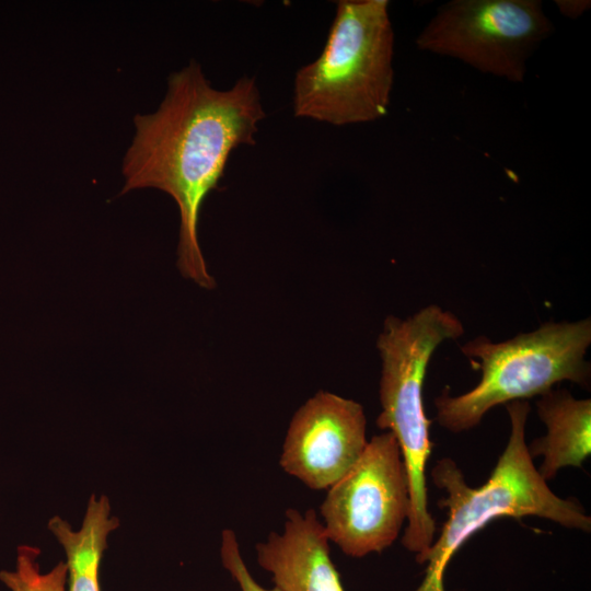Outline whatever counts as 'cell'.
Segmentation results:
<instances>
[{"label": "cell", "instance_id": "obj_1", "mask_svg": "<svg viewBox=\"0 0 591 591\" xmlns=\"http://www.w3.org/2000/svg\"><path fill=\"white\" fill-rule=\"evenodd\" d=\"M265 116L254 78L242 77L230 89L218 90L192 60L170 74L158 109L134 118L120 195L155 188L175 200L181 218L177 266L199 287H215L198 240L202 204L218 187L232 151L255 144Z\"/></svg>", "mask_w": 591, "mask_h": 591}, {"label": "cell", "instance_id": "obj_2", "mask_svg": "<svg viewBox=\"0 0 591 591\" xmlns=\"http://www.w3.org/2000/svg\"><path fill=\"white\" fill-rule=\"evenodd\" d=\"M463 334L454 313L429 304L406 318L387 316L376 340L382 362L376 425L395 437L401 450L409 489V514L401 542L418 564H425L437 532L427 501L426 466L432 442L424 382L437 348Z\"/></svg>", "mask_w": 591, "mask_h": 591}, {"label": "cell", "instance_id": "obj_3", "mask_svg": "<svg viewBox=\"0 0 591 591\" xmlns=\"http://www.w3.org/2000/svg\"><path fill=\"white\" fill-rule=\"evenodd\" d=\"M506 409L510 436L482 486L471 487L450 457L441 459L432 467V482L445 494L439 506L448 509V518L428 552L425 577L415 591H445L443 577L452 556L495 519L533 515L568 529L590 532L591 518L582 505L554 494L534 466L525 442L530 403L513 401L506 404Z\"/></svg>", "mask_w": 591, "mask_h": 591}, {"label": "cell", "instance_id": "obj_4", "mask_svg": "<svg viewBox=\"0 0 591 591\" xmlns=\"http://www.w3.org/2000/svg\"><path fill=\"white\" fill-rule=\"evenodd\" d=\"M387 0H340L324 48L293 82V113L334 126L387 114L394 83V31Z\"/></svg>", "mask_w": 591, "mask_h": 591}, {"label": "cell", "instance_id": "obj_5", "mask_svg": "<svg viewBox=\"0 0 591 591\" xmlns=\"http://www.w3.org/2000/svg\"><path fill=\"white\" fill-rule=\"evenodd\" d=\"M591 321L545 322L500 343L478 336L461 346L480 380L452 396L447 386L434 398L436 419L451 432L476 427L491 408L541 396L563 381L590 386Z\"/></svg>", "mask_w": 591, "mask_h": 591}, {"label": "cell", "instance_id": "obj_6", "mask_svg": "<svg viewBox=\"0 0 591 591\" xmlns=\"http://www.w3.org/2000/svg\"><path fill=\"white\" fill-rule=\"evenodd\" d=\"M554 30L540 0H452L438 8L416 45L522 83L529 59Z\"/></svg>", "mask_w": 591, "mask_h": 591}, {"label": "cell", "instance_id": "obj_7", "mask_svg": "<svg viewBox=\"0 0 591 591\" xmlns=\"http://www.w3.org/2000/svg\"><path fill=\"white\" fill-rule=\"evenodd\" d=\"M409 514L408 479L390 431L373 436L355 465L320 506L329 543L350 557L381 553L398 537Z\"/></svg>", "mask_w": 591, "mask_h": 591}, {"label": "cell", "instance_id": "obj_8", "mask_svg": "<svg viewBox=\"0 0 591 591\" xmlns=\"http://www.w3.org/2000/svg\"><path fill=\"white\" fill-rule=\"evenodd\" d=\"M368 441L363 407L320 391L291 418L279 465L308 488L327 490L355 465Z\"/></svg>", "mask_w": 591, "mask_h": 591}, {"label": "cell", "instance_id": "obj_9", "mask_svg": "<svg viewBox=\"0 0 591 591\" xmlns=\"http://www.w3.org/2000/svg\"><path fill=\"white\" fill-rule=\"evenodd\" d=\"M257 564L281 591H345L315 510L289 508L282 531L256 544Z\"/></svg>", "mask_w": 591, "mask_h": 591}, {"label": "cell", "instance_id": "obj_10", "mask_svg": "<svg viewBox=\"0 0 591 591\" xmlns=\"http://www.w3.org/2000/svg\"><path fill=\"white\" fill-rule=\"evenodd\" d=\"M547 432L528 445L532 459L542 456L537 468L547 482L560 468L580 467L591 453V401L578 399L566 389H552L536 402Z\"/></svg>", "mask_w": 591, "mask_h": 591}, {"label": "cell", "instance_id": "obj_11", "mask_svg": "<svg viewBox=\"0 0 591 591\" xmlns=\"http://www.w3.org/2000/svg\"><path fill=\"white\" fill-rule=\"evenodd\" d=\"M111 511L109 499L93 494L79 530L59 515L49 519L47 528L66 554L68 591H101L99 573L107 537L119 526Z\"/></svg>", "mask_w": 591, "mask_h": 591}, {"label": "cell", "instance_id": "obj_12", "mask_svg": "<svg viewBox=\"0 0 591 591\" xmlns=\"http://www.w3.org/2000/svg\"><path fill=\"white\" fill-rule=\"evenodd\" d=\"M40 549L20 545L13 570H1L0 581L10 591H67V565L59 561L48 572H42L38 564Z\"/></svg>", "mask_w": 591, "mask_h": 591}, {"label": "cell", "instance_id": "obj_13", "mask_svg": "<svg viewBox=\"0 0 591 591\" xmlns=\"http://www.w3.org/2000/svg\"><path fill=\"white\" fill-rule=\"evenodd\" d=\"M220 558L223 568L239 586V591H281L275 586L270 589L264 588L254 579L241 555L233 530L225 529L221 533Z\"/></svg>", "mask_w": 591, "mask_h": 591}, {"label": "cell", "instance_id": "obj_14", "mask_svg": "<svg viewBox=\"0 0 591 591\" xmlns=\"http://www.w3.org/2000/svg\"><path fill=\"white\" fill-rule=\"evenodd\" d=\"M555 3L559 13L569 19L581 16L591 7V2L587 0H557Z\"/></svg>", "mask_w": 591, "mask_h": 591}]
</instances>
